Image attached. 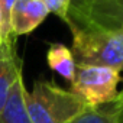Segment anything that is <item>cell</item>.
I'll list each match as a JSON object with an SVG mask.
<instances>
[{
    "label": "cell",
    "mask_w": 123,
    "mask_h": 123,
    "mask_svg": "<svg viewBox=\"0 0 123 123\" xmlns=\"http://www.w3.org/2000/svg\"><path fill=\"white\" fill-rule=\"evenodd\" d=\"M42 2L48 7L49 13H54L61 20L67 22V13H68V7H70L71 0H42Z\"/></svg>",
    "instance_id": "cell-10"
},
{
    "label": "cell",
    "mask_w": 123,
    "mask_h": 123,
    "mask_svg": "<svg viewBox=\"0 0 123 123\" xmlns=\"http://www.w3.org/2000/svg\"><path fill=\"white\" fill-rule=\"evenodd\" d=\"M65 23L123 31V0H71Z\"/></svg>",
    "instance_id": "cell-4"
},
{
    "label": "cell",
    "mask_w": 123,
    "mask_h": 123,
    "mask_svg": "<svg viewBox=\"0 0 123 123\" xmlns=\"http://www.w3.org/2000/svg\"><path fill=\"white\" fill-rule=\"evenodd\" d=\"M46 62L51 70L58 73L67 81H73L75 75V61L73 52L64 43H51L46 52Z\"/></svg>",
    "instance_id": "cell-8"
},
{
    "label": "cell",
    "mask_w": 123,
    "mask_h": 123,
    "mask_svg": "<svg viewBox=\"0 0 123 123\" xmlns=\"http://www.w3.org/2000/svg\"><path fill=\"white\" fill-rule=\"evenodd\" d=\"M49 15L42 0H16L10 13V29L15 38L32 33Z\"/></svg>",
    "instance_id": "cell-5"
},
{
    "label": "cell",
    "mask_w": 123,
    "mask_h": 123,
    "mask_svg": "<svg viewBox=\"0 0 123 123\" xmlns=\"http://www.w3.org/2000/svg\"><path fill=\"white\" fill-rule=\"evenodd\" d=\"M22 75V61L16 52V41L0 45V113L5 109L13 84Z\"/></svg>",
    "instance_id": "cell-6"
},
{
    "label": "cell",
    "mask_w": 123,
    "mask_h": 123,
    "mask_svg": "<svg viewBox=\"0 0 123 123\" xmlns=\"http://www.w3.org/2000/svg\"><path fill=\"white\" fill-rule=\"evenodd\" d=\"M116 111V123H123V88L119 91L117 100L113 103Z\"/></svg>",
    "instance_id": "cell-12"
},
{
    "label": "cell",
    "mask_w": 123,
    "mask_h": 123,
    "mask_svg": "<svg viewBox=\"0 0 123 123\" xmlns=\"http://www.w3.org/2000/svg\"><path fill=\"white\" fill-rule=\"evenodd\" d=\"M25 106L32 123H70L86 106L70 91L52 81L38 80L25 90Z\"/></svg>",
    "instance_id": "cell-2"
},
{
    "label": "cell",
    "mask_w": 123,
    "mask_h": 123,
    "mask_svg": "<svg viewBox=\"0 0 123 123\" xmlns=\"http://www.w3.org/2000/svg\"><path fill=\"white\" fill-rule=\"evenodd\" d=\"M16 0H0V9H2V15H3V23L6 31L13 36L12 29H10V13H12V7L15 5Z\"/></svg>",
    "instance_id": "cell-11"
},
{
    "label": "cell",
    "mask_w": 123,
    "mask_h": 123,
    "mask_svg": "<svg viewBox=\"0 0 123 123\" xmlns=\"http://www.w3.org/2000/svg\"><path fill=\"white\" fill-rule=\"evenodd\" d=\"M75 64L123 70V31L68 25Z\"/></svg>",
    "instance_id": "cell-1"
},
{
    "label": "cell",
    "mask_w": 123,
    "mask_h": 123,
    "mask_svg": "<svg viewBox=\"0 0 123 123\" xmlns=\"http://www.w3.org/2000/svg\"><path fill=\"white\" fill-rule=\"evenodd\" d=\"M122 71L98 65L75 64V75L71 81V93L86 107H103L117 100Z\"/></svg>",
    "instance_id": "cell-3"
},
{
    "label": "cell",
    "mask_w": 123,
    "mask_h": 123,
    "mask_svg": "<svg viewBox=\"0 0 123 123\" xmlns=\"http://www.w3.org/2000/svg\"><path fill=\"white\" fill-rule=\"evenodd\" d=\"M70 123H116L114 106L111 103V104L97 107V109L86 107Z\"/></svg>",
    "instance_id": "cell-9"
},
{
    "label": "cell",
    "mask_w": 123,
    "mask_h": 123,
    "mask_svg": "<svg viewBox=\"0 0 123 123\" xmlns=\"http://www.w3.org/2000/svg\"><path fill=\"white\" fill-rule=\"evenodd\" d=\"M10 41H16L15 36H12L6 28H5V23H3V15H2V9H0V45H3L6 42H10Z\"/></svg>",
    "instance_id": "cell-13"
},
{
    "label": "cell",
    "mask_w": 123,
    "mask_h": 123,
    "mask_svg": "<svg viewBox=\"0 0 123 123\" xmlns=\"http://www.w3.org/2000/svg\"><path fill=\"white\" fill-rule=\"evenodd\" d=\"M25 90L23 78L20 75L13 84L6 106L0 113V123H32L25 106Z\"/></svg>",
    "instance_id": "cell-7"
}]
</instances>
